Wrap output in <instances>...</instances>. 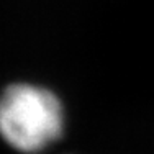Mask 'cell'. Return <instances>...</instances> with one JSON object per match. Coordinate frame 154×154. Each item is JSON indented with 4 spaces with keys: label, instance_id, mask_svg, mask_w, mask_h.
<instances>
[{
    "label": "cell",
    "instance_id": "6da1fadb",
    "mask_svg": "<svg viewBox=\"0 0 154 154\" xmlns=\"http://www.w3.org/2000/svg\"><path fill=\"white\" fill-rule=\"evenodd\" d=\"M62 126V105L48 89L15 84L0 95V133L18 151H43L59 139Z\"/></svg>",
    "mask_w": 154,
    "mask_h": 154
}]
</instances>
